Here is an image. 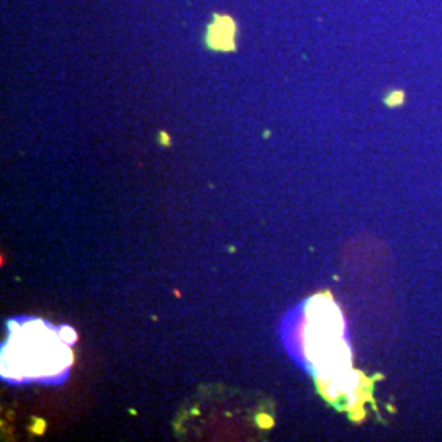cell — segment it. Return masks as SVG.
<instances>
[{
	"label": "cell",
	"instance_id": "obj_2",
	"mask_svg": "<svg viewBox=\"0 0 442 442\" xmlns=\"http://www.w3.org/2000/svg\"><path fill=\"white\" fill-rule=\"evenodd\" d=\"M404 103V92L403 90H392L390 93H387V97H385V105L390 107V108H395V107H400Z\"/></svg>",
	"mask_w": 442,
	"mask_h": 442
},
{
	"label": "cell",
	"instance_id": "obj_1",
	"mask_svg": "<svg viewBox=\"0 0 442 442\" xmlns=\"http://www.w3.org/2000/svg\"><path fill=\"white\" fill-rule=\"evenodd\" d=\"M235 36H236V23L230 15H213V22L208 25L205 43L208 48L216 51H235Z\"/></svg>",
	"mask_w": 442,
	"mask_h": 442
}]
</instances>
